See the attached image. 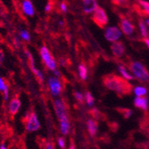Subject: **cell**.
<instances>
[{"label": "cell", "mask_w": 149, "mask_h": 149, "mask_svg": "<svg viewBox=\"0 0 149 149\" xmlns=\"http://www.w3.org/2000/svg\"><path fill=\"white\" fill-rule=\"evenodd\" d=\"M51 9H52V4H51L50 2H48V3L47 4L46 7H45V11L48 13V12H50V11H51Z\"/></svg>", "instance_id": "obj_30"}, {"label": "cell", "mask_w": 149, "mask_h": 149, "mask_svg": "<svg viewBox=\"0 0 149 149\" xmlns=\"http://www.w3.org/2000/svg\"><path fill=\"white\" fill-rule=\"evenodd\" d=\"M48 87L51 94L54 97H57L61 93V90L63 88L60 80L57 78H54V77L48 79Z\"/></svg>", "instance_id": "obj_8"}, {"label": "cell", "mask_w": 149, "mask_h": 149, "mask_svg": "<svg viewBox=\"0 0 149 149\" xmlns=\"http://www.w3.org/2000/svg\"><path fill=\"white\" fill-rule=\"evenodd\" d=\"M46 149H55V148H54V145L51 142H48L46 145Z\"/></svg>", "instance_id": "obj_31"}, {"label": "cell", "mask_w": 149, "mask_h": 149, "mask_svg": "<svg viewBox=\"0 0 149 149\" xmlns=\"http://www.w3.org/2000/svg\"><path fill=\"white\" fill-rule=\"evenodd\" d=\"M120 36H121V31L115 26L108 27L104 31L105 38L110 42H116L120 38Z\"/></svg>", "instance_id": "obj_7"}, {"label": "cell", "mask_w": 149, "mask_h": 149, "mask_svg": "<svg viewBox=\"0 0 149 149\" xmlns=\"http://www.w3.org/2000/svg\"><path fill=\"white\" fill-rule=\"evenodd\" d=\"M139 4L144 8L145 12L149 15V2H146V1H139Z\"/></svg>", "instance_id": "obj_25"}, {"label": "cell", "mask_w": 149, "mask_h": 149, "mask_svg": "<svg viewBox=\"0 0 149 149\" xmlns=\"http://www.w3.org/2000/svg\"><path fill=\"white\" fill-rule=\"evenodd\" d=\"M120 26H121V31L126 35H131L135 31L134 25L127 19H123V21L120 22Z\"/></svg>", "instance_id": "obj_10"}, {"label": "cell", "mask_w": 149, "mask_h": 149, "mask_svg": "<svg viewBox=\"0 0 149 149\" xmlns=\"http://www.w3.org/2000/svg\"><path fill=\"white\" fill-rule=\"evenodd\" d=\"M22 8L26 15L32 16L34 15V7L31 1H28V0H24V1H22Z\"/></svg>", "instance_id": "obj_13"}, {"label": "cell", "mask_w": 149, "mask_h": 149, "mask_svg": "<svg viewBox=\"0 0 149 149\" xmlns=\"http://www.w3.org/2000/svg\"><path fill=\"white\" fill-rule=\"evenodd\" d=\"M134 93L136 94L138 97H143L146 94V88L144 87H137L134 88Z\"/></svg>", "instance_id": "obj_19"}, {"label": "cell", "mask_w": 149, "mask_h": 149, "mask_svg": "<svg viewBox=\"0 0 149 149\" xmlns=\"http://www.w3.org/2000/svg\"><path fill=\"white\" fill-rule=\"evenodd\" d=\"M119 71H120V72L121 73V75H123V77H124L126 79H128V80H132V79H134V77H133L130 73H129L128 70H126V68H125L124 66L120 65V66H119Z\"/></svg>", "instance_id": "obj_17"}, {"label": "cell", "mask_w": 149, "mask_h": 149, "mask_svg": "<svg viewBox=\"0 0 149 149\" xmlns=\"http://www.w3.org/2000/svg\"><path fill=\"white\" fill-rule=\"evenodd\" d=\"M6 88H8V85H6L5 79L0 77V91L4 93Z\"/></svg>", "instance_id": "obj_24"}, {"label": "cell", "mask_w": 149, "mask_h": 149, "mask_svg": "<svg viewBox=\"0 0 149 149\" xmlns=\"http://www.w3.org/2000/svg\"><path fill=\"white\" fill-rule=\"evenodd\" d=\"M87 126H88V132L90 133L91 136H95V135L97 134V131L98 129V124L97 121L94 119H89L87 123Z\"/></svg>", "instance_id": "obj_15"}, {"label": "cell", "mask_w": 149, "mask_h": 149, "mask_svg": "<svg viewBox=\"0 0 149 149\" xmlns=\"http://www.w3.org/2000/svg\"><path fill=\"white\" fill-rule=\"evenodd\" d=\"M85 98H86V102H87L88 105L91 106V105L94 104V97H93V96L91 95L90 92L88 91V92L85 94Z\"/></svg>", "instance_id": "obj_22"}, {"label": "cell", "mask_w": 149, "mask_h": 149, "mask_svg": "<svg viewBox=\"0 0 149 149\" xmlns=\"http://www.w3.org/2000/svg\"><path fill=\"white\" fill-rule=\"evenodd\" d=\"M97 7V3L95 0H85V1H83V11L85 13H94Z\"/></svg>", "instance_id": "obj_11"}, {"label": "cell", "mask_w": 149, "mask_h": 149, "mask_svg": "<svg viewBox=\"0 0 149 149\" xmlns=\"http://www.w3.org/2000/svg\"><path fill=\"white\" fill-rule=\"evenodd\" d=\"M54 109H55L56 114L59 120H63L65 119H68L66 113V109L63 102L61 99H56L54 101Z\"/></svg>", "instance_id": "obj_6"}, {"label": "cell", "mask_w": 149, "mask_h": 149, "mask_svg": "<svg viewBox=\"0 0 149 149\" xmlns=\"http://www.w3.org/2000/svg\"><path fill=\"white\" fill-rule=\"evenodd\" d=\"M25 128L29 132H34L40 129V123L36 113L32 112L27 115L25 119Z\"/></svg>", "instance_id": "obj_4"}, {"label": "cell", "mask_w": 149, "mask_h": 149, "mask_svg": "<svg viewBox=\"0 0 149 149\" xmlns=\"http://www.w3.org/2000/svg\"><path fill=\"white\" fill-rule=\"evenodd\" d=\"M4 58H5V56H4L3 52H2V51H0V63H1V62L4 60Z\"/></svg>", "instance_id": "obj_33"}, {"label": "cell", "mask_w": 149, "mask_h": 149, "mask_svg": "<svg viewBox=\"0 0 149 149\" xmlns=\"http://www.w3.org/2000/svg\"><path fill=\"white\" fill-rule=\"evenodd\" d=\"M79 77L82 80H86L87 77H88V70L87 67L84 64H79Z\"/></svg>", "instance_id": "obj_18"}, {"label": "cell", "mask_w": 149, "mask_h": 149, "mask_svg": "<svg viewBox=\"0 0 149 149\" xmlns=\"http://www.w3.org/2000/svg\"><path fill=\"white\" fill-rule=\"evenodd\" d=\"M60 8L63 13H66L67 12V4L65 2H62L60 5Z\"/></svg>", "instance_id": "obj_29"}, {"label": "cell", "mask_w": 149, "mask_h": 149, "mask_svg": "<svg viewBox=\"0 0 149 149\" xmlns=\"http://www.w3.org/2000/svg\"><path fill=\"white\" fill-rule=\"evenodd\" d=\"M57 142H58V146H60V148L63 149L65 147V141H64V139L63 138H58L57 139Z\"/></svg>", "instance_id": "obj_28"}, {"label": "cell", "mask_w": 149, "mask_h": 149, "mask_svg": "<svg viewBox=\"0 0 149 149\" xmlns=\"http://www.w3.org/2000/svg\"><path fill=\"white\" fill-rule=\"evenodd\" d=\"M0 149H8V148L6 146V145H5V144H2L1 146H0Z\"/></svg>", "instance_id": "obj_34"}, {"label": "cell", "mask_w": 149, "mask_h": 149, "mask_svg": "<svg viewBox=\"0 0 149 149\" xmlns=\"http://www.w3.org/2000/svg\"><path fill=\"white\" fill-rule=\"evenodd\" d=\"M112 52L113 54V56L116 57H120L123 56V54L125 53V47L123 43H121L120 41L113 42L111 46Z\"/></svg>", "instance_id": "obj_9"}, {"label": "cell", "mask_w": 149, "mask_h": 149, "mask_svg": "<svg viewBox=\"0 0 149 149\" xmlns=\"http://www.w3.org/2000/svg\"><path fill=\"white\" fill-rule=\"evenodd\" d=\"M146 24L149 26V19H146Z\"/></svg>", "instance_id": "obj_36"}, {"label": "cell", "mask_w": 149, "mask_h": 149, "mask_svg": "<svg viewBox=\"0 0 149 149\" xmlns=\"http://www.w3.org/2000/svg\"><path fill=\"white\" fill-rule=\"evenodd\" d=\"M92 20L97 25H98L100 28H104L108 23V16L106 15L105 11L102 7H97V10L93 13Z\"/></svg>", "instance_id": "obj_5"}, {"label": "cell", "mask_w": 149, "mask_h": 149, "mask_svg": "<svg viewBox=\"0 0 149 149\" xmlns=\"http://www.w3.org/2000/svg\"><path fill=\"white\" fill-rule=\"evenodd\" d=\"M69 149H76V148H75V145H74V143H73V141H72V140H71V143H70V147H69Z\"/></svg>", "instance_id": "obj_32"}, {"label": "cell", "mask_w": 149, "mask_h": 149, "mask_svg": "<svg viewBox=\"0 0 149 149\" xmlns=\"http://www.w3.org/2000/svg\"><path fill=\"white\" fill-rule=\"evenodd\" d=\"M91 114L93 115V117L95 119H97V118H100V112L97 110V109H93L90 111Z\"/></svg>", "instance_id": "obj_27"}, {"label": "cell", "mask_w": 149, "mask_h": 149, "mask_svg": "<svg viewBox=\"0 0 149 149\" xmlns=\"http://www.w3.org/2000/svg\"><path fill=\"white\" fill-rule=\"evenodd\" d=\"M31 71H32V72L35 74V76L37 77V79H38L39 82H43V81H44V76H43V73H42L41 72H40V71H38L37 68H34V69H32Z\"/></svg>", "instance_id": "obj_21"}, {"label": "cell", "mask_w": 149, "mask_h": 149, "mask_svg": "<svg viewBox=\"0 0 149 149\" xmlns=\"http://www.w3.org/2000/svg\"><path fill=\"white\" fill-rule=\"evenodd\" d=\"M20 107H21V101H20V99L18 97L13 98L12 101L9 104V113L12 115H15L18 113Z\"/></svg>", "instance_id": "obj_12"}, {"label": "cell", "mask_w": 149, "mask_h": 149, "mask_svg": "<svg viewBox=\"0 0 149 149\" xmlns=\"http://www.w3.org/2000/svg\"><path fill=\"white\" fill-rule=\"evenodd\" d=\"M20 36H21V38H22V39L26 40V41H30V39H31V35H30V33H29L28 31H27L22 30V31H20Z\"/></svg>", "instance_id": "obj_23"}, {"label": "cell", "mask_w": 149, "mask_h": 149, "mask_svg": "<svg viewBox=\"0 0 149 149\" xmlns=\"http://www.w3.org/2000/svg\"><path fill=\"white\" fill-rule=\"evenodd\" d=\"M0 66H1V63H0Z\"/></svg>", "instance_id": "obj_37"}, {"label": "cell", "mask_w": 149, "mask_h": 149, "mask_svg": "<svg viewBox=\"0 0 149 149\" xmlns=\"http://www.w3.org/2000/svg\"><path fill=\"white\" fill-rule=\"evenodd\" d=\"M130 72L134 74L140 82L149 81V72L146 67L139 62H133L130 65Z\"/></svg>", "instance_id": "obj_2"}, {"label": "cell", "mask_w": 149, "mask_h": 149, "mask_svg": "<svg viewBox=\"0 0 149 149\" xmlns=\"http://www.w3.org/2000/svg\"><path fill=\"white\" fill-rule=\"evenodd\" d=\"M40 56H41L45 65L47 67V68L51 71H55L56 70V60L51 55V53L49 52L48 48L47 47H42L40 48Z\"/></svg>", "instance_id": "obj_3"}, {"label": "cell", "mask_w": 149, "mask_h": 149, "mask_svg": "<svg viewBox=\"0 0 149 149\" xmlns=\"http://www.w3.org/2000/svg\"><path fill=\"white\" fill-rule=\"evenodd\" d=\"M134 104L136 107L142 110H147L148 107V99L145 97H138L134 100Z\"/></svg>", "instance_id": "obj_14"}, {"label": "cell", "mask_w": 149, "mask_h": 149, "mask_svg": "<svg viewBox=\"0 0 149 149\" xmlns=\"http://www.w3.org/2000/svg\"><path fill=\"white\" fill-rule=\"evenodd\" d=\"M103 83L105 88L116 92L120 96L129 95L132 89V86L123 78L115 74H108L103 78Z\"/></svg>", "instance_id": "obj_1"}, {"label": "cell", "mask_w": 149, "mask_h": 149, "mask_svg": "<svg viewBox=\"0 0 149 149\" xmlns=\"http://www.w3.org/2000/svg\"><path fill=\"white\" fill-rule=\"evenodd\" d=\"M139 28H140V31H141V34L144 38H146V37L148 36V31H147V29H146V23L140 20L139 21Z\"/></svg>", "instance_id": "obj_20"}, {"label": "cell", "mask_w": 149, "mask_h": 149, "mask_svg": "<svg viewBox=\"0 0 149 149\" xmlns=\"http://www.w3.org/2000/svg\"><path fill=\"white\" fill-rule=\"evenodd\" d=\"M145 42H146V44L147 45V47L149 48V38H145Z\"/></svg>", "instance_id": "obj_35"}, {"label": "cell", "mask_w": 149, "mask_h": 149, "mask_svg": "<svg viewBox=\"0 0 149 149\" xmlns=\"http://www.w3.org/2000/svg\"><path fill=\"white\" fill-rule=\"evenodd\" d=\"M60 131L63 135L66 136L70 132V121L68 119L60 120Z\"/></svg>", "instance_id": "obj_16"}, {"label": "cell", "mask_w": 149, "mask_h": 149, "mask_svg": "<svg viewBox=\"0 0 149 149\" xmlns=\"http://www.w3.org/2000/svg\"><path fill=\"white\" fill-rule=\"evenodd\" d=\"M74 97H75V98L77 99V101H79V103H83L84 97H83L82 94H81L80 92H79V91H76V92L74 93Z\"/></svg>", "instance_id": "obj_26"}]
</instances>
